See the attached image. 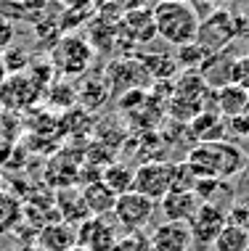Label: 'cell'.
Here are the masks:
<instances>
[{
	"mask_svg": "<svg viewBox=\"0 0 249 251\" xmlns=\"http://www.w3.org/2000/svg\"><path fill=\"white\" fill-rule=\"evenodd\" d=\"M172 188V164L167 161H146L138 169H133V191L146 196L151 201H159Z\"/></svg>",
	"mask_w": 249,
	"mask_h": 251,
	"instance_id": "6",
	"label": "cell"
},
{
	"mask_svg": "<svg viewBox=\"0 0 249 251\" xmlns=\"http://www.w3.org/2000/svg\"><path fill=\"white\" fill-rule=\"evenodd\" d=\"M56 203H58V212H61V220L69 222V225H80V222H85L90 217V212H87V206L83 201V191L61 188L56 196Z\"/></svg>",
	"mask_w": 249,
	"mask_h": 251,
	"instance_id": "16",
	"label": "cell"
},
{
	"mask_svg": "<svg viewBox=\"0 0 249 251\" xmlns=\"http://www.w3.org/2000/svg\"><path fill=\"white\" fill-rule=\"evenodd\" d=\"M225 217H228V222H233V225L249 230V196H241V193H239V199L231 201V206H228Z\"/></svg>",
	"mask_w": 249,
	"mask_h": 251,
	"instance_id": "24",
	"label": "cell"
},
{
	"mask_svg": "<svg viewBox=\"0 0 249 251\" xmlns=\"http://www.w3.org/2000/svg\"><path fill=\"white\" fill-rule=\"evenodd\" d=\"M16 3H19V8H24V11H43V8H48L53 0H16Z\"/></svg>",
	"mask_w": 249,
	"mask_h": 251,
	"instance_id": "32",
	"label": "cell"
},
{
	"mask_svg": "<svg viewBox=\"0 0 249 251\" xmlns=\"http://www.w3.org/2000/svg\"><path fill=\"white\" fill-rule=\"evenodd\" d=\"M236 193L249 196V159H247V164L241 167V172L236 175Z\"/></svg>",
	"mask_w": 249,
	"mask_h": 251,
	"instance_id": "31",
	"label": "cell"
},
{
	"mask_svg": "<svg viewBox=\"0 0 249 251\" xmlns=\"http://www.w3.org/2000/svg\"><path fill=\"white\" fill-rule=\"evenodd\" d=\"M0 191H3V177H0Z\"/></svg>",
	"mask_w": 249,
	"mask_h": 251,
	"instance_id": "37",
	"label": "cell"
},
{
	"mask_svg": "<svg viewBox=\"0 0 249 251\" xmlns=\"http://www.w3.org/2000/svg\"><path fill=\"white\" fill-rule=\"evenodd\" d=\"M154 209H157V201L146 199V196H140L136 191H127V193L117 196L111 214L119 230H125V233H143L154 217Z\"/></svg>",
	"mask_w": 249,
	"mask_h": 251,
	"instance_id": "4",
	"label": "cell"
},
{
	"mask_svg": "<svg viewBox=\"0 0 249 251\" xmlns=\"http://www.w3.org/2000/svg\"><path fill=\"white\" fill-rule=\"evenodd\" d=\"M215 251H247L249 249V230L239 227L233 222H225L223 230L218 233V238L212 241Z\"/></svg>",
	"mask_w": 249,
	"mask_h": 251,
	"instance_id": "18",
	"label": "cell"
},
{
	"mask_svg": "<svg viewBox=\"0 0 249 251\" xmlns=\"http://www.w3.org/2000/svg\"><path fill=\"white\" fill-rule=\"evenodd\" d=\"M106 98H109V93H106V85L101 82V79H87L83 85V90H77V100L87 108V111L101 108L106 103Z\"/></svg>",
	"mask_w": 249,
	"mask_h": 251,
	"instance_id": "20",
	"label": "cell"
},
{
	"mask_svg": "<svg viewBox=\"0 0 249 251\" xmlns=\"http://www.w3.org/2000/svg\"><path fill=\"white\" fill-rule=\"evenodd\" d=\"M0 58H3L8 74H16V69H27V66H29V56H27L22 48H5Z\"/></svg>",
	"mask_w": 249,
	"mask_h": 251,
	"instance_id": "26",
	"label": "cell"
},
{
	"mask_svg": "<svg viewBox=\"0 0 249 251\" xmlns=\"http://www.w3.org/2000/svg\"><path fill=\"white\" fill-rule=\"evenodd\" d=\"M231 3H236V5H239V11H241L244 5H249V0H231Z\"/></svg>",
	"mask_w": 249,
	"mask_h": 251,
	"instance_id": "35",
	"label": "cell"
},
{
	"mask_svg": "<svg viewBox=\"0 0 249 251\" xmlns=\"http://www.w3.org/2000/svg\"><path fill=\"white\" fill-rule=\"evenodd\" d=\"M111 251H149V238L143 233H125V238H117Z\"/></svg>",
	"mask_w": 249,
	"mask_h": 251,
	"instance_id": "25",
	"label": "cell"
},
{
	"mask_svg": "<svg viewBox=\"0 0 249 251\" xmlns=\"http://www.w3.org/2000/svg\"><path fill=\"white\" fill-rule=\"evenodd\" d=\"M13 37H16L13 24H11L5 16H0V53H3L5 48H11V45H13Z\"/></svg>",
	"mask_w": 249,
	"mask_h": 251,
	"instance_id": "29",
	"label": "cell"
},
{
	"mask_svg": "<svg viewBox=\"0 0 249 251\" xmlns=\"http://www.w3.org/2000/svg\"><path fill=\"white\" fill-rule=\"evenodd\" d=\"M154 24H157V35L167 45H188L196 40L199 32V13L186 3V0H159L151 8Z\"/></svg>",
	"mask_w": 249,
	"mask_h": 251,
	"instance_id": "2",
	"label": "cell"
},
{
	"mask_svg": "<svg viewBox=\"0 0 249 251\" xmlns=\"http://www.w3.org/2000/svg\"><path fill=\"white\" fill-rule=\"evenodd\" d=\"M48 87V103L53 108H72L77 103V90L69 82H53Z\"/></svg>",
	"mask_w": 249,
	"mask_h": 251,
	"instance_id": "21",
	"label": "cell"
},
{
	"mask_svg": "<svg viewBox=\"0 0 249 251\" xmlns=\"http://www.w3.org/2000/svg\"><path fill=\"white\" fill-rule=\"evenodd\" d=\"M5 77H8V72H5V64H3V58H0V85L5 82Z\"/></svg>",
	"mask_w": 249,
	"mask_h": 251,
	"instance_id": "33",
	"label": "cell"
},
{
	"mask_svg": "<svg viewBox=\"0 0 249 251\" xmlns=\"http://www.w3.org/2000/svg\"><path fill=\"white\" fill-rule=\"evenodd\" d=\"M220 3H228V0H218V5H220Z\"/></svg>",
	"mask_w": 249,
	"mask_h": 251,
	"instance_id": "38",
	"label": "cell"
},
{
	"mask_svg": "<svg viewBox=\"0 0 249 251\" xmlns=\"http://www.w3.org/2000/svg\"><path fill=\"white\" fill-rule=\"evenodd\" d=\"M93 45L85 43L80 35H64L53 48V69L61 72L64 77H77L90 69Z\"/></svg>",
	"mask_w": 249,
	"mask_h": 251,
	"instance_id": "5",
	"label": "cell"
},
{
	"mask_svg": "<svg viewBox=\"0 0 249 251\" xmlns=\"http://www.w3.org/2000/svg\"><path fill=\"white\" fill-rule=\"evenodd\" d=\"M146 0H127V5H130V8H138V5H143Z\"/></svg>",
	"mask_w": 249,
	"mask_h": 251,
	"instance_id": "34",
	"label": "cell"
},
{
	"mask_svg": "<svg viewBox=\"0 0 249 251\" xmlns=\"http://www.w3.org/2000/svg\"><path fill=\"white\" fill-rule=\"evenodd\" d=\"M77 243V230L69 222H48L37 230V246L40 251H69Z\"/></svg>",
	"mask_w": 249,
	"mask_h": 251,
	"instance_id": "10",
	"label": "cell"
},
{
	"mask_svg": "<svg viewBox=\"0 0 249 251\" xmlns=\"http://www.w3.org/2000/svg\"><path fill=\"white\" fill-rule=\"evenodd\" d=\"M231 82L244 87V90H249V53H244V56H236L233 58V69H231Z\"/></svg>",
	"mask_w": 249,
	"mask_h": 251,
	"instance_id": "27",
	"label": "cell"
},
{
	"mask_svg": "<svg viewBox=\"0 0 249 251\" xmlns=\"http://www.w3.org/2000/svg\"><path fill=\"white\" fill-rule=\"evenodd\" d=\"M69 251H87V249H85V246H80V243H75V246H72Z\"/></svg>",
	"mask_w": 249,
	"mask_h": 251,
	"instance_id": "36",
	"label": "cell"
},
{
	"mask_svg": "<svg viewBox=\"0 0 249 251\" xmlns=\"http://www.w3.org/2000/svg\"><path fill=\"white\" fill-rule=\"evenodd\" d=\"M247 251H249V249H247Z\"/></svg>",
	"mask_w": 249,
	"mask_h": 251,
	"instance_id": "39",
	"label": "cell"
},
{
	"mask_svg": "<svg viewBox=\"0 0 249 251\" xmlns=\"http://www.w3.org/2000/svg\"><path fill=\"white\" fill-rule=\"evenodd\" d=\"M188 167L196 172V177H215V180H231L247 164V156L241 146L231 140H212V143H199L188 153Z\"/></svg>",
	"mask_w": 249,
	"mask_h": 251,
	"instance_id": "1",
	"label": "cell"
},
{
	"mask_svg": "<svg viewBox=\"0 0 249 251\" xmlns=\"http://www.w3.org/2000/svg\"><path fill=\"white\" fill-rule=\"evenodd\" d=\"M186 3H188L194 11L199 13V19H204L210 11H215V8H218V0H186Z\"/></svg>",
	"mask_w": 249,
	"mask_h": 251,
	"instance_id": "30",
	"label": "cell"
},
{
	"mask_svg": "<svg viewBox=\"0 0 249 251\" xmlns=\"http://www.w3.org/2000/svg\"><path fill=\"white\" fill-rule=\"evenodd\" d=\"M196 185V172L188 167V161L172 164V188L170 191H194Z\"/></svg>",
	"mask_w": 249,
	"mask_h": 251,
	"instance_id": "23",
	"label": "cell"
},
{
	"mask_svg": "<svg viewBox=\"0 0 249 251\" xmlns=\"http://www.w3.org/2000/svg\"><path fill=\"white\" fill-rule=\"evenodd\" d=\"M157 203L162 206L165 220L188 222V220H191V214L196 212L199 199H196V193H194V191H167Z\"/></svg>",
	"mask_w": 249,
	"mask_h": 251,
	"instance_id": "12",
	"label": "cell"
},
{
	"mask_svg": "<svg viewBox=\"0 0 249 251\" xmlns=\"http://www.w3.org/2000/svg\"><path fill=\"white\" fill-rule=\"evenodd\" d=\"M122 26L125 32L130 35L136 43H151L154 37H157V24H154V13L151 8H143V5H138V8L127 11L125 19H122Z\"/></svg>",
	"mask_w": 249,
	"mask_h": 251,
	"instance_id": "14",
	"label": "cell"
},
{
	"mask_svg": "<svg viewBox=\"0 0 249 251\" xmlns=\"http://www.w3.org/2000/svg\"><path fill=\"white\" fill-rule=\"evenodd\" d=\"M83 201H85L90 217L111 214L114 203H117V193H114L104 180H93V182H85L83 185Z\"/></svg>",
	"mask_w": 249,
	"mask_h": 251,
	"instance_id": "13",
	"label": "cell"
},
{
	"mask_svg": "<svg viewBox=\"0 0 249 251\" xmlns=\"http://www.w3.org/2000/svg\"><path fill=\"white\" fill-rule=\"evenodd\" d=\"M117 225H111L106 220V214L101 217H87L85 222H80L77 227V243L85 246L87 251H111V246L117 243L119 233Z\"/></svg>",
	"mask_w": 249,
	"mask_h": 251,
	"instance_id": "8",
	"label": "cell"
},
{
	"mask_svg": "<svg viewBox=\"0 0 249 251\" xmlns=\"http://www.w3.org/2000/svg\"><path fill=\"white\" fill-rule=\"evenodd\" d=\"M210 56L201 45L194 40V43L188 45H180L178 48V56H175V61H178V66H186V69H194V66H201L204 64V58Z\"/></svg>",
	"mask_w": 249,
	"mask_h": 251,
	"instance_id": "22",
	"label": "cell"
},
{
	"mask_svg": "<svg viewBox=\"0 0 249 251\" xmlns=\"http://www.w3.org/2000/svg\"><path fill=\"white\" fill-rule=\"evenodd\" d=\"M149 243H151L154 251H188L194 246L191 227H188V222L165 220L151 230Z\"/></svg>",
	"mask_w": 249,
	"mask_h": 251,
	"instance_id": "9",
	"label": "cell"
},
{
	"mask_svg": "<svg viewBox=\"0 0 249 251\" xmlns=\"http://www.w3.org/2000/svg\"><path fill=\"white\" fill-rule=\"evenodd\" d=\"M101 180H104L117 196L133 191V169L127 164H106L104 172H101Z\"/></svg>",
	"mask_w": 249,
	"mask_h": 251,
	"instance_id": "19",
	"label": "cell"
},
{
	"mask_svg": "<svg viewBox=\"0 0 249 251\" xmlns=\"http://www.w3.org/2000/svg\"><path fill=\"white\" fill-rule=\"evenodd\" d=\"M236 37H239V16L233 11H228V8H220V5H218V8L210 11L199 22L196 43L207 53L228 48Z\"/></svg>",
	"mask_w": 249,
	"mask_h": 251,
	"instance_id": "3",
	"label": "cell"
},
{
	"mask_svg": "<svg viewBox=\"0 0 249 251\" xmlns=\"http://www.w3.org/2000/svg\"><path fill=\"white\" fill-rule=\"evenodd\" d=\"M233 53L223 48V50H215L210 56L204 58V64H201V79L207 82V87H212V90H218V87L223 85H231V69H233Z\"/></svg>",
	"mask_w": 249,
	"mask_h": 251,
	"instance_id": "11",
	"label": "cell"
},
{
	"mask_svg": "<svg viewBox=\"0 0 249 251\" xmlns=\"http://www.w3.org/2000/svg\"><path fill=\"white\" fill-rule=\"evenodd\" d=\"M24 222V203L11 191H0V235L16 233Z\"/></svg>",
	"mask_w": 249,
	"mask_h": 251,
	"instance_id": "17",
	"label": "cell"
},
{
	"mask_svg": "<svg viewBox=\"0 0 249 251\" xmlns=\"http://www.w3.org/2000/svg\"><path fill=\"white\" fill-rule=\"evenodd\" d=\"M225 132L241 135V138H249V106L244 108L236 117H228L225 119Z\"/></svg>",
	"mask_w": 249,
	"mask_h": 251,
	"instance_id": "28",
	"label": "cell"
},
{
	"mask_svg": "<svg viewBox=\"0 0 249 251\" xmlns=\"http://www.w3.org/2000/svg\"><path fill=\"white\" fill-rule=\"evenodd\" d=\"M215 100H218V111L220 117H236V114H241L244 108L249 106V90H244V87L239 85H223L215 90Z\"/></svg>",
	"mask_w": 249,
	"mask_h": 251,
	"instance_id": "15",
	"label": "cell"
},
{
	"mask_svg": "<svg viewBox=\"0 0 249 251\" xmlns=\"http://www.w3.org/2000/svg\"><path fill=\"white\" fill-rule=\"evenodd\" d=\"M225 222H228L225 209H220L218 203H204V201H201L196 206V212L191 214V220H188L194 243L201 246V249H210L212 241L218 238V233L223 230Z\"/></svg>",
	"mask_w": 249,
	"mask_h": 251,
	"instance_id": "7",
	"label": "cell"
}]
</instances>
